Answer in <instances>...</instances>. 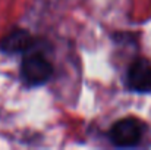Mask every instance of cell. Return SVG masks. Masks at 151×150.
Returning <instances> with one entry per match:
<instances>
[{"label": "cell", "mask_w": 151, "mask_h": 150, "mask_svg": "<svg viewBox=\"0 0 151 150\" xmlns=\"http://www.w3.org/2000/svg\"><path fill=\"white\" fill-rule=\"evenodd\" d=\"M53 74V65L41 53H32L24 57L21 65V77L25 84L31 87L43 86L50 80Z\"/></svg>", "instance_id": "cell-1"}, {"label": "cell", "mask_w": 151, "mask_h": 150, "mask_svg": "<svg viewBox=\"0 0 151 150\" xmlns=\"http://www.w3.org/2000/svg\"><path fill=\"white\" fill-rule=\"evenodd\" d=\"M109 137L116 147H134L141 141L142 124L137 118H123L113 124Z\"/></svg>", "instance_id": "cell-2"}, {"label": "cell", "mask_w": 151, "mask_h": 150, "mask_svg": "<svg viewBox=\"0 0 151 150\" xmlns=\"http://www.w3.org/2000/svg\"><path fill=\"white\" fill-rule=\"evenodd\" d=\"M34 44V38L27 31V30H21L16 28L13 31H10L0 43V47L6 53H24L28 49H31Z\"/></svg>", "instance_id": "cell-4"}, {"label": "cell", "mask_w": 151, "mask_h": 150, "mask_svg": "<svg viewBox=\"0 0 151 150\" xmlns=\"http://www.w3.org/2000/svg\"><path fill=\"white\" fill-rule=\"evenodd\" d=\"M128 86L138 93L151 91V62L139 57L134 60L128 69Z\"/></svg>", "instance_id": "cell-3"}]
</instances>
